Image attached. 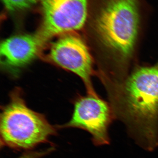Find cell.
Returning a JSON list of instances; mask_svg holds the SVG:
<instances>
[{
  "label": "cell",
  "mask_w": 158,
  "mask_h": 158,
  "mask_svg": "<svg viewBox=\"0 0 158 158\" xmlns=\"http://www.w3.org/2000/svg\"><path fill=\"white\" fill-rule=\"evenodd\" d=\"M115 117L124 122L142 147L158 145V64L134 72L114 102Z\"/></svg>",
  "instance_id": "obj_1"
},
{
  "label": "cell",
  "mask_w": 158,
  "mask_h": 158,
  "mask_svg": "<svg viewBox=\"0 0 158 158\" xmlns=\"http://www.w3.org/2000/svg\"><path fill=\"white\" fill-rule=\"evenodd\" d=\"M139 25L137 0H107L95 21L102 45L121 62L126 61L132 54Z\"/></svg>",
  "instance_id": "obj_2"
},
{
  "label": "cell",
  "mask_w": 158,
  "mask_h": 158,
  "mask_svg": "<svg viewBox=\"0 0 158 158\" xmlns=\"http://www.w3.org/2000/svg\"><path fill=\"white\" fill-rule=\"evenodd\" d=\"M1 145L16 150H30L48 141L56 129L45 116L28 107L18 94H13L0 116Z\"/></svg>",
  "instance_id": "obj_3"
},
{
  "label": "cell",
  "mask_w": 158,
  "mask_h": 158,
  "mask_svg": "<svg viewBox=\"0 0 158 158\" xmlns=\"http://www.w3.org/2000/svg\"><path fill=\"white\" fill-rule=\"evenodd\" d=\"M42 27L38 34L45 42L82 28L88 15L87 0H42Z\"/></svg>",
  "instance_id": "obj_4"
},
{
  "label": "cell",
  "mask_w": 158,
  "mask_h": 158,
  "mask_svg": "<svg viewBox=\"0 0 158 158\" xmlns=\"http://www.w3.org/2000/svg\"><path fill=\"white\" fill-rule=\"evenodd\" d=\"M114 117L107 104L91 93L77 100L70 120L58 127L85 130L91 135L95 145H105L110 143L108 128Z\"/></svg>",
  "instance_id": "obj_5"
},
{
  "label": "cell",
  "mask_w": 158,
  "mask_h": 158,
  "mask_svg": "<svg viewBox=\"0 0 158 158\" xmlns=\"http://www.w3.org/2000/svg\"><path fill=\"white\" fill-rule=\"evenodd\" d=\"M48 56L56 65L75 74L85 83L90 82L92 59L87 45L80 37L64 34L52 44Z\"/></svg>",
  "instance_id": "obj_6"
},
{
  "label": "cell",
  "mask_w": 158,
  "mask_h": 158,
  "mask_svg": "<svg viewBox=\"0 0 158 158\" xmlns=\"http://www.w3.org/2000/svg\"><path fill=\"white\" fill-rule=\"evenodd\" d=\"M44 43L38 34H22L7 38L1 44V61L10 68L22 67L35 59Z\"/></svg>",
  "instance_id": "obj_7"
},
{
  "label": "cell",
  "mask_w": 158,
  "mask_h": 158,
  "mask_svg": "<svg viewBox=\"0 0 158 158\" xmlns=\"http://www.w3.org/2000/svg\"><path fill=\"white\" fill-rule=\"evenodd\" d=\"M38 0H2L6 9L10 11H17L28 9L34 6Z\"/></svg>",
  "instance_id": "obj_8"
}]
</instances>
